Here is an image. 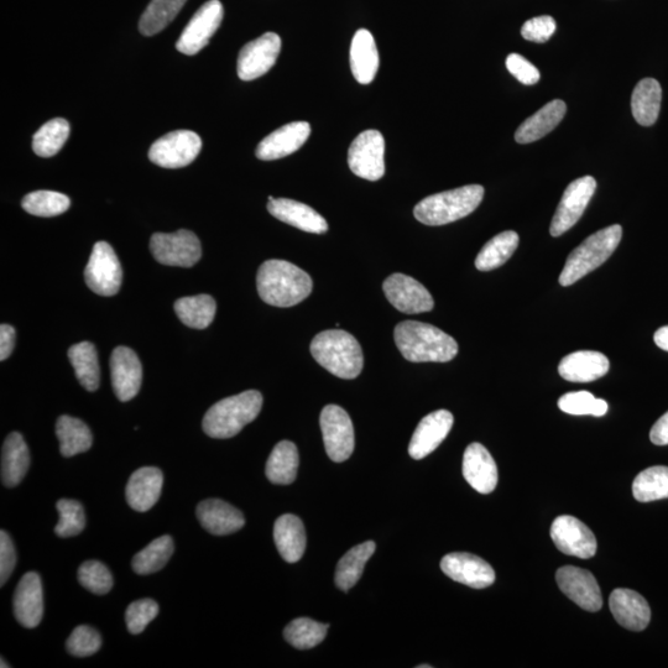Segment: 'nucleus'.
Masks as SVG:
<instances>
[{
  "instance_id": "nucleus-58",
  "label": "nucleus",
  "mask_w": 668,
  "mask_h": 668,
  "mask_svg": "<svg viewBox=\"0 0 668 668\" xmlns=\"http://www.w3.org/2000/svg\"><path fill=\"white\" fill-rule=\"evenodd\" d=\"M431 667H432L431 665H420V666H417V668H431Z\"/></svg>"
},
{
  "instance_id": "nucleus-3",
  "label": "nucleus",
  "mask_w": 668,
  "mask_h": 668,
  "mask_svg": "<svg viewBox=\"0 0 668 668\" xmlns=\"http://www.w3.org/2000/svg\"><path fill=\"white\" fill-rule=\"evenodd\" d=\"M311 354L321 367L342 379H356L364 367L362 348L346 331L318 333L311 343Z\"/></svg>"
},
{
  "instance_id": "nucleus-12",
  "label": "nucleus",
  "mask_w": 668,
  "mask_h": 668,
  "mask_svg": "<svg viewBox=\"0 0 668 668\" xmlns=\"http://www.w3.org/2000/svg\"><path fill=\"white\" fill-rule=\"evenodd\" d=\"M224 17L223 5L219 0H210L193 15L190 23L177 40L176 49L181 54L193 56L205 49L216 34Z\"/></svg>"
},
{
  "instance_id": "nucleus-1",
  "label": "nucleus",
  "mask_w": 668,
  "mask_h": 668,
  "mask_svg": "<svg viewBox=\"0 0 668 668\" xmlns=\"http://www.w3.org/2000/svg\"><path fill=\"white\" fill-rule=\"evenodd\" d=\"M394 338L400 353L412 363H446L458 353L454 338L429 323L401 322L395 327Z\"/></svg>"
},
{
  "instance_id": "nucleus-23",
  "label": "nucleus",
  "mask_w": 668,
  "mask_h": 668,
  "mask_svg": "<svg viewBox=\"0 0 668 668\" xmlns=\"http://www.w3.org/2000/svg\"><path fill=\"white\" fill-rule=\"evenodd\" d=\"M463 476L480 494H490L497 488V463L487 448L480 443H472L464 452Z\"/></svg>"
},
{
  "instance_id": "nucleus-28",
  "label": "nucleus",
  "mask_w": 668,
  "mask_h": 668,
  "mask_svg": "<svg viewBox=\"0 0 668 668\" xmlns=\"http://www.w3.org/2000/svg\"><path fill=\"white\" fill-rule=\"evenodd\" d=\"M163 485L164 474L159 468L144 467L135 471L125 490L130 508L139 513L149 511L158 503Z\"/></svg>"
},
{
  "instance_id": "nucleus-45",
  "label": "nucleus",
  "mask_w": 668,
  "mask_h": 668,
  "mask_svg": "<svg viewBox=\"0 0 668 668\" xmlns=\"http://www.w3.org/2000/svg\"><path fill=\"white\" fill-rule=\"evenodd\" d=\"M22 206L30 215L38 217L60 216L69 210L70 198L55 191H35L24 197Z\"/></svg>"
},
{
  "instance_id": "nucleus-21",
  "label": "nucleus",
  "mask_w": 668,
  "mask_h": 668,
  "mask_svg": "<svg viewBox=\"0 0 668 668\" xmlns=\"http://www.w3.org/2000/svg\"><path fill=\"white\" fill-rule=\"evenodd\" d=\"M311 125L292 122L275 130L258 145L257 158L264 161L279 160L296 153L310 138Z\"/></svg>"
},
{
  "instance_id": "nucleus-19",
  "label": "nucleus",
  "mask_w": 668,
  "mask_h": 668,
  "mask_svg": "<svg viewBox=\"0 0 668 668\" xmlns=\"http://www.w3.org/2000/svg\"><path fill=\"white\" fill-rule=\"evenodd\" d=\"M111 373L114 394L120 401L127 403L138 395L142 386L143 368L137 353L128 347L114 349Z\"/></svg>"
},
{
  "instance_id": "nucleus-29",
  "label": "nucleus",
  "mask_w": 668,
  "mask_h": 668,
  "mask_svg": "<svg viewBox=\"0 0 668 668\" xmlns=\"http://www.w3.org/2000/svg\"><path fill=\"white\" fill-rule=\"evenodd\" d=\"M351 69L360 85H369L379 70V51L372 33L360 29L352 40Z\"/></svg>"
},
{
  "instance_id": "nucleus-31",
  "label": "nucleus",
  "mask_w": 668,
  "mask_h": 668,
  "mask_svg": "<svg viewBox=\"0 0 668 668\" xmlns=\"http://www.w3.org/2000/svg\"><path fill=\"white\" fill-rule=\"evenodd\" d=\"M566 111V103L560 101V99L547 103L534 116L527 118L516 130V142L529 144L546 137L565 118Z\"/></svg>"
},
{
  "instance_id": "nucleus-52",
  "label": "nucleus",
  "mask_w": 668,
  "mask_h": 668,
  "mask_svg": "<svg viewBox=\"0 0 668 668\" xmlns=\"http://www.w3.org/2000/svg\"><path fill=\"white\" fill-rule=\"evenodd\" d=\"M506 69L516 80L526 86L536 85L540 81V72L531 62L519 54H510L506 59Z\"/></svg>"
},
{
  "instance_id": "nucleus-50",
  "label": "nucleus",
  "mask_w": 668,
  "mask_h": 668,
  "mask_svg": "<svg viewBox=\"0 0 668 668\" xmlns=\"http://www.w3.org/2000/svg\"><path fill=\"white\" fill-rule=\"evenodd\" d=\"M159 614V605L153 599L137 600L129 605L125 613V621L130 634L143 633L151 621Z\"/></svg>"
},
{
  "instance_id": "nucleus-34",
  "label": "nucleus",
  "mask_w": 668,
  "mask_h": 668,
  "mask_svg": "<svg viewBox=\"0 0 668 668\" xmlns=\"http://www.w3.org/2000/svg\"><path fill=\"white\" fill-rule=\"evenodd\" d=\"M56 435L64 457L85 453L92 447L93 436L85 422L72 416H60L56 422Z\"/></svg>"
},
{
  "instance_id": "nucleus-8",
  "label": "nucleus",
  "mask_w": 668,
  "mask_h": 668,
  "mask_svg": "<svg viewBox=\"0 0 668 668\" xmlns=\"http://www.w3.org/2000/svg\"><path fill=\"white\" fill-rule=\"evenodd\" d=\"M202 140L191 130H176L164 135L151 145V163L164 169H181L189 166L200 154Z\"/></svg>"
},
{
  "instance_id": "nucleus-26",
  "label": "nucleus",
  "mask_w": 668,
  "mask_h": 668,
  "mask_svg": "<svg viewBox=\"0 0 668 668\" xmlns=\"http://www.w3.org/2000/svg\"><path fill=\"white\" fill-rule=\"evenodd\" d=\"M609 359L603 353L578 351L568 354L558 365V373L567 382L592 383L609 372Z\"/></svg>"
},
{
  "instance_id": "nucleus-13",
  "label": "nucleus",
  "mask_w": 668,
  "mask_h": 668,
  "mask_svg": "<svg viewBox=\"0 0 668 668\" xmlns=\"http://www.w3.org/2000/svg\"><path fill=\"white\" fill-rule=\"evenodd\" d=\"M597 189V181L592 176H584L571 182L563 193L560 205L553 216L550 233L560 237L570 231L583 216Z\"/></svg>"
},
{
  "instance_id": "nucleus-16",
  "label": "nucleus",
  "mask_w": 668,
  "mask_h": 668,
  "mask_svg": "<svg viewBox=\"0 0 668 668\" xmlns=\"http://www.w3.org/2000/svg\"><path fill=\"white\" fill-rule=\"evenodd\" d=\"M551 539L558 550L568 556L591 558L597 552V540L593 532L581 520L562 515L553 521Z\"/></svg>"
},
{
  "instance_id": "nucleus-55",
  "label": "nucleus",
  "mask_w": 668,
  "mask_h": 668,
  "mask_svg": "<svg viewBox=\"0 0 668 668\" xmlns=\"http://www.w3.org/2000/svg\"><path fill=\"white\" fill-rule=\"evenodd\" d=\"M650 440L656 446L668 445V411L652 426Z\"/></svg>"
},
{
  "instance_id": "nucleus-56",
  "label": "nucleus",
  "mask_w": 668,
  "mask_h": 668,
  "mask_svg": "<svg viewBox=\"0 0 668 668\" xmlns=\"http://www.w3.org/2000/svg\"><path fill=\"white\" fill-rule=\"evenodd\" d=\"M654 341L662 351L668 352V326L661 327L660 330L656 331Z\"/></svg>"
},
{
  "instance_id": "nucleus-32",
  "label": "nucleus",
  "mask_w": 668,
  "mask_h": 668,
  "mask_svg": "<svg viewBox=\"0 0 668 668\" xmlns=\"http://www.w3.org/2000/svg\"><path fill=\"white\" fill-rule=\"evenodd\" d=\"M30 466L29 448L19 432L5 438L2 450V482L5 487H17L26 476Z\"/></svg>"
},
{
  "instance_id": "nucleus-20",
  "label": "nucleus",
  "mask_w": 668,
  "mask_h": 668,
  "mask_svg": "<svg viewBox=\"0 0 668 668\" xmlns=\"http://www.w3.org/2000/svg\"><path fill=\"white\" fill-rule=\"evenodd\" d=\"M14 615L26 629H34L44 615L43 583L38 573L29 572L20 579L14 593Z\"/></svg>"
},
{
  "instance_id": "nucleus-4",
  "label": "nucleus",
  "mask_w": 668,
  "mask_h": 668,
  "mask_svg": "<svg viewBox=\"0 0 668 668\" xmlns=\"http://www.w3.org/2000/svg\"><path fill=\"white\" fill-rule=\"evenodd\" d=\"M263 407V395L257 390L244 391L218 401L203 419V431L212 438L237 436L245 426L257 419Z\"/></svg>"
},
{
  "instance_id": "nucleus-38",
  "label": "nucleus",
  "mask_w": 668,
  "mask_h": 668,
  "mask_svg": "<svg viewBox=\"0 0 668 668\" xmlns=\"http://www.w3.org/2000/svg\"><path fill=\"white\" fill-rule=\"evenodd\" d=\"M69 359L83 388L96 391L101 382L96 347L90 342L77 343L69 349Z\"/></svg>"
},
{
  "instance_id": "nucleus-47",
  "label": "nucleus",
  "mask_w": 668,
  "mask_h": 668,
  "mask_svg": "<svg viewBox=\"0 0 668 668\" xmlns=\"http://www.w3.org/2000/svg\"><path fill=\"white\" fill-rule=\"evenodd\" d=\"M59 511V524L55 527V534L62 539L80 535L86 527L85 509L80 501L61 499L56 505Z\"/></svg>"
},
{
  "instance_id": "nucleus-27",
  "label": "nucleus",
  "mask_w": 668,
  "mask_h": 668,
  "mask_svg": "<svg viewBox=\"0 0 668 668\" xmlns=\"http://www.w3.org/2000/svg\"><path fill=\"white\" fill-rule=\"evenodd\" d=\"M197 518L203 529L216 536L231 535L245 524L242 511L219 499H208L197 506Z\"/></svg>"
},
{
  "instance_id": "nucleus-49",
  "label": "nucleus",
  "mask_w": 668,
  "mask_h": 668,
  "mask_svg": "<svg viewBox=\"0 0 668 668\" xmlns=\"http://www.w3.org/2000/svg\"><path fill=\"white\" fill-rule=\"evenodd\" d=\"M102 638L96 629L88 625L77 626L66 643V649L76 657L95 655L101 649Z\"/></svg>"
},
{
  "instance_id": "nucleus-42",
  "label": "nucleus",
  "mask_w": 668,
  "mask_h": 668,
  "mask_svg": "<svg viewBox=\"0 0 668 668\" xmlns=\"http://www.w3.org/2000/svg\"><path fill=\"white\" fill-rule=\"evenodd\" d=\"M70 124L64 118H55L45 123L33 139V150L41 158H51L64 148L70 135Z\"/></svg>"
},
{
  "instance_id": "nucleus-57",
  "label": "nucleus",
  "mask_w": 668,
  "mask_h": 668,
  "mask_svg": "<svg viewBox=\"0 0 668 668\" xmlns=\"http://www.w3.org/2000/svg\"><path fill=\"white\" fill-rule=\"evenodd\" d=\"M0 667H2V668H4V667H5V668H8V667H10V666L7 664V662L4 661V659H2V665H0Z\"/></svg>"
},
{
  "instance_id": "nucleus-6",
  "label": "nucleus",
  "mask_w": 668,
  "mask_h": 668,
  "mask_svg": "<svg viewBox=\"0 0 668 668\" xmlns=\"http://www.w3.org/2000/svg\"><path fill=\"white\" fill-rule=\"evenodd\" d=\"M621 237H623V228L619 224H614L584 240L567 258L565 268L560 275V284L562 286L576 284L584 276L607 262L618 248Z\"/></svg>"
},
{
  "instance_id": "nucleus-39",
  "label": "nucleus",
  "mask_w": 668,
  "mask_h": 668,
  "mask_svg": "<svg viewBox=\"0 0 668 668\" xmlns=\"http://www.w3.org/2000/svg\"><path fill=\"white\" fill-rule=\"evenodd\" d=\"M519 236L514 231H506L490 239L480 250L476 259V268L480 271H490L500 268L513 257L519 247Z\"/></svg>"
},
{
  "instance_id": "nucleus-10",
  "label": "nucleus",
  "mask_w": 668,
  "mask_h": 668,
  "mask_svg": "<svg viewBox=\"0 0 668 668\" xmlns=\"http://www.w3.org/2000/svg\"><path fill=\"white\" fill-rule=\"evenodd\" d=\"M88 287L97 295L118 294L123 280V270L116 252L107 242H98L93 247L85 270Z\"/></svg>"
},
{
  "instance_id": "nucleus-36",
  "label": "nucleus",
  "mask_w": 668,
  "mask_h": 668,
  "mask_svg": "<svg viewBox=\"0 0 668 668\" xmlns=\"http://www.w3.org/2000/svg\"><path fill=\"white\" fill-rule=\"evenodd\" d=\"M375 547L377 546L373 541L364 542V544L353 547L339 560L336 578H334L339 589L348 592L349 589L356 586L369 558L374 555Z\"/></svg>"
},
{
  "instance_id": "nucleus-2",
  "label": "nucleus",
  "mask_w": 668,
  "mask_h": 668,
  "mask_svg": "<svg viewBox=\"0 0 668 668\" xmlns=\"http://www.w3.org/2000/svg\"><path fill=\"white\" fill-rule=\"evenodd\" d=\"M260 299L275 307L299 305L311 295L312 279L306 271L285 260H268L257 275Z\"/></svg>"
},
{
  "instance_id": "nucleus-24",
  "label": "nucleus",
  "mask_w": 668,
  "mask_h": 668,
  "mask_svg": "<svg viewBox=\"0 0 668 668\" xmlns=\"http://www.w3.org/2000/svg\"><path fill=\"white\" fill-rule=\"evenodd\" d=\"M268 211L279 221L299 228L301 231L315 234H323L328 231L326 219L305 203L270 196Z\"/></svg>"
},
{
  "instance_id": "nucleus-9",
  "label": "nucleus",
  "mask_w": 668,
  "mask_h": 668,
  "mask_svg": "<svg viewBox=\"0 0 668 668\" xmlns=\"http://www.w3.org/2000/svg\"><path fill=\"white\" fill-rule=\"evenodd\" d=\"M385 140L378 130L360 133L349 148L348 165L354 175L378 181L385 174Z\"/></svg>"
},
{
  "instance_id": "nucleus-37",
  "label": "nucleus",
  "mask_w": 668,
  "mask_h": 668,
  "mask_svg": "<svg viewBox=\"0 0 668 668\" xmlns=\"http://www.w3.org/2000/svg\"><path fill=\"white\" fill-rule=\"evenodd\" d=\"M175 311L187 327L205 330L215 320L217 305L212 296L197 295L177 300Z\"/></svg>"
},
{
  "instance_id": "nucleus-7",
  "label": "nucleus",
  "mask_w": 668,
  "mask_h": 668,
  "mask_svg": "<svg viewBox=\"0 0 668 668\" xmlns=\"http://www.w3.org/2000/svg\"><path fill=\"white\" fill-rule=\"evenodd\" d=\"M150 249L160 264L191 268L202 257L200 239L195 233L181 229L175 233H156Z\"/></svg>"
},
{
  "instance_id": "nucleus-54",
  "label": "nucleus",
  "mask_w": 668,
  "mask_h": 668,
  "mask_svg": "<svg viewBox=\"0 0 668 668\" xmlns=\"http://www.w3.org/2000/svg\"><path fill=\"white\" fill-rule=\"evenodd\" d=\"M15 346V330L12 326H0V359L5 360L12 354Z\"/></svg>"
},
{
  "instance_id": "nucleus-30",
  "label": "nucleus",
  "mask_w": 668,
  "mask_h": 668,
  "mask_svg": "<svg viewBox=\"0 0 668 668\" xmlns=\"http://www.w3.org/2000/svg\"><path fill=\"white\" fill-rule=\"evenodd\" d=\"M274 540L286 562H299L306 550V531L301 519L292 514L280 516L274 526Z\"/></svg>"
},
{
  "instance_id": "nucleus-25",
  "label": "nucleus",
  "mask_w": 668,
  "mask_h": 668,
  "mask_svg": "<svg viewBox=\"0 0 668 668\" xmlns=\"http://www.w3.org/2000/svg\"><path fill=\"white\" fill-rule=\"evenodd\" d=\"M613 617L623 628L643 631L650 624L651 609L641 594L630 589H615L609 598Z\"/></svg>"
},
{
  "instance_id": "nucleus-11",
  "label": "nucleus",
  "mask_w": 668,
  "mask_h": 668,
  "mask_svg": "<svg viewBox=\"0 0 668 668\" xmlns=\"http://www.w3.org/2000/svg\"><path fill=\"white\" fill-rule=\"evenodd\" d=\"M320 425L328 457L342 463L354 451V427L346 410L337 405H327L321 412Z\"/></svg>"
},
{
  "instance_id": "nucleus-53",
  "label": "nucleus",
  "mask_w": 668,
  "mask_h": 668,
  "mask_svg": "<svg viewBox=\"0 0 668 668\" xmlns=\"http://www.w3.org/2000/svg\"><path fill=\"white\" fill-rule=\"evenodd\" d=\"M17 563V552L8 532H0V586L7 583Z\"/></svg>"
},
{
  "instance_id": "nucleus-41",
  "label": "nucleus",
  "mask_w": 668,
  "mask_h": 668,
  "mask_svg": "<svg viewBox=\"0 0 668 668\" xmlns=\"http://www.w3.org/2000/svg\"><path fill=\"white\" fill-rule=\"evenodd\" d=\"M187 0H151L139 22V30L145 36L163 31L184 8Z\"/></svg>"
},
{
  "instance_id": "nucleus-18",
  "label": "nucleus",
  "mask_w": 668,
  "mask_h": 668,
  "mask_svg": "<svg viewBox=\"0 0 668 668\" xmlns=\"http://www.w3.org/2000/svg\"><path fill=\"white\" fill-rule=\"evenodd\" d=\"M441 570L464 586L483 589L495 582V572L488 562L472 553H450L442 558Z\"/></svg>"
},
{
  "instance_id": "nucleus-44",
  "label": "nucleus",
  "mask_w": 668,
  "mask_h": 668,
  "mask_svg": "<svg viewBox=\"0 0 668 668\" xmlns=\"http://www.w3.org/2000/svg\"><path fill=\"white\" fill-rule=\"evenodd\" d=\"M328 625L309 618L291 621L284 631L287 643L299 650H309L326 639Z\"/></svg>"
},
{
  "instance_id": "nucleus-46",
  "label": "nucleus",
  "mask_w": 668,
  "mask_h": 668,
  "mask_svg": "<svg viewBox=\"0 0 668 668\" xmlns=\"http://www.w3.org/2000/svg\"><path fill=\"white\" fill-rule=\"evenodd\" d=\"M558 407L568 415L583 416L591 415L602 417L608 412L607 401L597 399L588 391H576L561 396Z\"/></svg>"
},
{
  "instance_id": "nucleus-51",
  "label": "nucleus",
  "mask_w": 668,
  "mask_h": 668,
  "mask_svg": "<svg viewBox=\"0 0 668 668\" xmlns=\"http://www.w3.org/2000/svg\"><path fill=\"white\" fill-rule=\"evenodd\" d=\"M555 31V19L550 15H542V17L527 20L523 29H521V35L525 40L532 41V43L544 44L551 39Z\"/></svg>"
},
{
  "instance_id": "nucleus-40",
  "label": "nucleus",
  "mask_w": 668,
  "mask_h": 668,
  "mask_svg": "<svg viewBox=\"0 0 668 668\" xmlns=\"http://www.w3.org/2000/svg\"><path fill=\"white\" fill-rule=\"evenodd\" d=\"M174 550V540L171 536L159 537L134 556L132 562L134 572L140 576H148V574L163 570L171 556L174 555Z\"/></svg>"
},
{
  "instance_id": "nucleus-33",
  "label": "nucleus",
  "mask_w": 668,
  "mask_h": 668,
  "mask_svg": "<svg viewBox=\"0 0 668 668\" xmlns=\"http://www.w3.org/2000/svg\"><path fill=\"white\" fill-rule=\"evenodd\" d=\"M662 90L654 78H645L636 85L631 96V111L640 125L651 127L659 118Z\"/></svg>"
},
{
  "instance_id": "nucleus-43",
  "label": "nucleus",
  "mask_w": 668,
  "mask_h": 668,
  "mask_svg": "<svg viewBox=\"0 0 668 668\" xmlns=\"http://www.w3.org/2000/svg\"><path fill=\"white\" fill-rule=\"evenodd\" d=\"M633 494L640 503L667 499L668 467L656 466L641 472L634 480Z\"/></svg>"
},
{
  "instance_id": "nucleus-5",
  "label": "nucleus",
  "mask_w": 668,
  "mask_h": 668,
  "mask_svg": "<svg viewBox=\"0 0 668 668\" xmlns=\"http://www.w3.org/2000/svg\"><path fill=\"white\" fill-rule=\"evenodd\" d=\"M484 198V187L468 185L426 197L414 210L417 221L426 226H445L476 211Z\"/></svg>"
},
{
  "instance_id": "nucleus-15",
  "label": "nucleus",
  "mask_w": 668,
  "mask_h": 668,
  "mask_svg": "<svg viewBox=\"0 0 668 668\" xmlns=\"http://www.w3.org/2000/svg\"><path fill=\"white\" fill-rule=\"evenodd\" d=\"M383 289L386 299L396 310L406 315L430 312L435 307L430 291L410 276L393 274L384 281Z\"/></svg>"
},
{
  "instance_id": "nucleus-48",
  "label": "nucleus",
  "mask_w": 668,
  "mask_h": 668,
  "mask_svg": "<svg viewBox=\"0 0 668 668\" xmlns=\"http://www.w3.org/2000/svg\"><path fill=\"white\" fill-rule=\"evenodd\" d=\"M78 581L87 591L103 596L111 591L113 577L106 565L98 561H87L78 568Z\"/></svg>"
},
{
  "instance_id": "nucleus-35",
  "label": "nucleus",
  "mask_w": 668,
  "mask_h": 668,
  "mask_svg": "<svg viewBox=\"0 0 668 668\" xmlns=\"http://www.w3.org/2000/svg\"><path fill=\"white\" fill-rule=\"evenodd\" d=\"M299 451L295 443L281 441L271 452L266 462V477L271 483L289 485L294 483L299 469Z\"/></svg>"
},
{
  "instance_id": "nucleus-17",
  "label": "nucleus",
  "mask_w": 668,
  "mask_h": 668,
  "mask_svg": "<svg viewBox=\"0 0 668 668\" xmlns=\"http://www.w3.org/2000/svg\"><path fill=\"white\" fill-rule=\"evenodd\" d=\"M556 581L563 594L578 607L593 613L602 608V592L591 572L573 566L562 567L556 573Z\"/></svg>"
},
{
  "instance_id": "nucleus-22",
  "label": "nucleus",
  "mask_w": 668,
  "mask_h": 668,
  "mask_svg": "<svg viewBox=\"0 0 668 668\" xmlns=\"http://www.w3.org/2000/svg\"><path fill=\"white\" fill-rule=\"evenodd\" d=\"M453 422V415L447 410L431 412L430 415L424 417L412 435L409 446L410 456L417 461L429 456L446 440L448 433L452 430Z\"/></svg>"
},
{
  "instance_id": "nucleus-14",
  "label": "nucleus",
  "mask_w": 668,
  "mask_h": 668,
  "mask_svg": "<svg viewBox=\"0 0 668 668\" xmlns=\"http://www.w3.org/2000/svg\"><path fill=\"white\" fill-rule=\"evenodd\" d=\"M281 39L278 34L266 33L250 41L239 52L237 72L240 80L253 81L268 73L278 60Z\"/></svg>"
}]
</instances>
